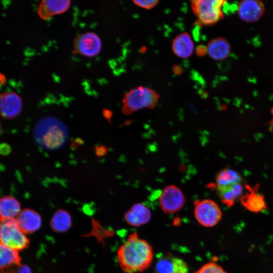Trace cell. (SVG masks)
I'll list each match as a JSON object with an SVG mask.
<instances>
[{
    "mask_svg": "<svg viewBox=\"0 0 273 273\" xmlns=\"http://www.w3.org/2000/svg\"><path fill=\"white\" fill-rule=\"evenodd\" d=\"M154 253L152 246L136 232L130 234L117 251V260L125 273L143 272L152 264Z\"/></svg>",
    "mask_w": 273,
    "mask_h": 273,
    "instance_id": "obj_1",
    "label": "cell"
},
{
    "mask_svg": "<svg viewBox=\"0 0 273 273\" xmlns=\"http://www.w3.org/2000/svg\"><path fill=\"white\" fill-rule=\"evenodd\" d=\"M36 143L48 150L61 148L66 143L68 131L66 125L59 119L47 117L41 119L36 123L33 131Z\"/></svg>",
    "mask_w": 273,
    "mask_h": 273,
    "instance_id": "obj_2",
    "label": "cell"
},
{
    "mask_svg": "<svg viewBox=\"0 0 273 273\" xmlns=\"http://www.w3.org/2000/svg\"><path fill=\"white\" fill-rule=\"evenodd\" d=\"M159 95L154 90L139 86L129 90L122 99V112L126 115L146 108L153 109L157 105Z\"/></svg>",
    "mask_w": 273,
    "mask_h": 273,
    "instance_id": "obj_3",
    "label": "cell"
},
{
    "mask_svg": "<svg viewBox=\"0 0 273 273\" xmlns=\"http://www.w3.org/2000/svg\"><path fill=\"white\" fill-rule=\"evenodd\" d=\"M225 3L222 0H197L191 1V7L201 24L212 25L222 18Z\"/></svg>",
    "mask_w": 273,
    "mask_h": 273,
    "instance_id": "obj_4",
    "label": "cell"
},
{
    "mask_svg": "<svg viewBox=\"0 0 273 273\" xmlns=\"http://www.w3.org/2000/svg\"><path fill=\"white\" fill-rule=\"evenodd\" d=\"M20 228L16 219L1 221V244L18 251L26 248L29 241Z\"/></svg>",
    "mask_w": 273,
    "mask_h": 273,
    "instance_id": "obj_5",
    "label": "cell"
},
{
    "mask_svg": "<svg viewBox=\"0 0 273 273\" xmlns=\"http://www.w3.org/2000/svg\"><path fill=\"white\" fill-rule=\"evenodd\" d=\"M194 216L201 225L210 228L216 225L221 219L222 212L218 204L210 199L195 200Z\"/></svg>",
    "mask_w": 273,
    "mask_h": 273,
    "instance_id": "obj_6",
    "label": "cell"
},
{
    "mask_svg": "<svg viewBox=\"0 0 273 273\" xmlns=\"http://www.w3.org/2000/svg\"><path fill=\"white\" fill-rule=\"evenodd\" d=\"M162 211L166 214H173L179 211L186 203V198L181 190L174 185L165 187L159 197Z\"/></svg>",
    "mask_w": 273,
    "mask_h": 273,
    "instance_id": "obj_7",
    "label": "cell"
},
{
    "mask_svg": "<svg viewBox=\"0 0 273 273\" xmlns=\"http://www.w3.org/2000/svg\"><path fill=\"white\" fill-rule=\"evenodd\" d=\"M101 41L96 33L87 32L77 35L73 41V47L77 53L86 57L97 55L101 49Z\"/></svg>",
    "mask_w": 273,
    "mask_h": 273,
    "instance_id": "obj_8",
    "label": "cell"
},
{
    "mask_svg": "<svg viewBox=\"0 0 273 273\" xmlns=\"http://www.w3.org/2000/svg\"><path fill=\"white\" fill-rule=\"evenodd\" d=\"M245 188L247 192L241 197L240 201L247 210L258 213L267 209L264 196L258 191V184L254 187L245 184Z\"/></svg>",
    "mask_w": 273,
    "mask_h": 273,
    "instance_id": "obj_9",
    "label": "cell"
},
{
    "mask_svg": "<svg viewBox=\"0 0 273 273\" xmlns=\"http://www.w3.org/2000/svg\"><path fill=\"white\" fill-rule=\"evenodd\" d=\"M237 12L241 20L246 22L258 21L264 12V4L258 0H243L238 4Z\"/></svg>",
    "mask_w": 273,
    "mask_h": 273,
    "instance_id": "obj_10",
    "label": "cell"
},
{
    "mask_svg": "<svg viewBox=\"0 0 273 273\" xmlns=\"http://www.w3.org/2000/svg\"><path fill=\"white\" fill-rule=\"evenodd\" d=\"M155 273H189V266L181 258L166 255L157 261Z\"/></svg>",
    "mask_w": 273,
    "mask_h": 273,
    "instance_id": "obj_11",
    "label": "cell"
},
{
    "mask_svg": "<svg viewBox=\"0 0 273 273\" xmlns=\"http://www.w3.org/2000/svg\"><path fill=\"white\" fill-rule=\"evenodd\" d=\"M21 108V99L16 93L8 92L1 95V115L3 118L11 119L16 117L20 113Z\"/></svg>",
    "mask_w": 273,
    "mask_h": 273,
    "instance_id": "obj_12",
    "label": "cell"
},
{
    "mask_svg": "<svg viewBox=\"0 0 273 273\" xmlns=\"http://www.w3.org/2000/svg\"><path fill=\"white\" fill-rule=\"evenodd\" d=\"M151 218L150 210L141 203L134 204L124 214V219L127 223L134 227H139L147 223Z\"/></svg>",
    "mask_w": 273,
    "mask_h": 273,
    "instance_id": "obj_13",
    "label": "cell"
},
{
    "mask_svg": "<svg viewBox=\"0 0 273 273\" xmlns=\"http://www.w3.org/2000/svg\"><path fill=\"white\" fill-rule=\"evenodd\" d=\"M16 219L20 228L25 234H31L37 231L41 224L39 214L28 208L21 210Z\"/></svg>",
    "mask_w": 273,
    "mask_h": 273,
    "instance_id": "obj_14",
    "label": "cell"
},
{
    "mask_svg": "<svg viewBox=\"0 0 273 273\" xmlns=\"http://www.w3.org/2000/svg\"><path fill=\"white\" fill-rule=\"evenodd\" d=\"M70 3L68 0H43L38 7L37 13L42 19H48L66 11Z\"/></svg>",
    "mask_w": 273,
    "mask_h": 273,
    "instance_id": "obj_15",
    "label": "cell"
},
{
    "mask_svg": "<svg viewBox=\"0 0 273 273\" xmlns=\"http://www.w3.org/2000/svg\"><path fill=\"white\" fill-rule=\"evenodd\" d=\"M207 53L215 61H221L226 58L231 52V46L224 38L218 37L211 39L208 43Z\"/></svg>",
    "mask_w": 273,
    "mask_h": 273,
    "instance_id": "obj_16",
    "label": "cell"
},
{
    "mask_svg": "<svg viewBox=\"0 0 273 273\" xmlns=\"http://www.w3.org/2000/svg\"><path fill=\"white\" fill-rule=\"evenodd\" d=\"M245 185L241 182L216 189L222 203L228 207L233 206L236 200L243 195Z\"/></svg>",
    "mask_w": 273,
    "mask_h": 273,
    "instance_id": "obj_17",
    "label": "cell"
},
{
    "mask_svg": "<svg viewBox=\"0 0 273 273\" xmlns=\"http://www.w3.org/2000/svg\"><path fill=\"white\" fill-rule=\"evenodd\" d=\"M172 49L179 57L185 59L190 57L193 53L194 45L189 34L184 32L175 37L172 44Z\"/></svg>",
    "mask_w": 273,
    "mask_h": 273,
    "instance_id": "obj_18",
    "label": "cell"
},
{
    "mask_svg": "<svg viewBox=\"0 0 273 273\" xmlns=\"http://www.w3.org/2000/svg\"><path fill=\"white\" fill-rule=\"evenodd\" d=\"M21 211L20 203L14 197L5 196L1 199V221L16 219Z\"/></svg>",
    "mask_w": 273,
    "mask_h": 273,
    "instance_id": "obj_19",
    "label": "cell"
},
{
    "mask_svg": "<svg viewBox=\"0 0 273 273\" xmlns=\"http://www.w3.org/2000/svg\"><path fill=\"white\" fill-rule=\"evenodd\" d=\"M21 258L18 251L1 244V268L4 273L12 267L19 266Z\"/></svg>",
    "mask_w": 273,
    "mask_h": 273,
    "instance_id": "obj_20",
    "label": "cell"
},
{
    "mask_svg": "<svg viewBox=\"0 0 273 273\" xmlns=\"http://www.w3.org/2000/svg\"><path fill=\"white\" fill-rule=\"evenodd\" d=\"M70 214L66 210L60 209L54 214L50 222L52 230L56 232L63 233L69 230L71 226Z\"/></svg>",
    "mask_w": 273,
    "mask_h": 273,
    "instance_id": "obj_21",
    "label": "cell"
},
{
    "mask_svg": "<svg viewBox=\"0 0 273 273\" xmlns=\"http://www.w3.org/2000/svg\"><path fill=\"white\" fill-rule=\"evenodd\" d=\"M243 182V179L237 171L229 168L218 172L215 177L216 189Z\"/></svg>",
    "mask_w": 273,
    "mask_h": 273,
    "instance_id": "obj_22",
    "label": "cell"
},
{
    "mask_svg": "<svg viewBox=\"0 0 273 273\" xmlns=\"http://www.w3.org/2000/svg\"><path fill=\"white\" fill-rule=\"evenodd\" d=\"M92 230L88 234V236H94L101 242H103L104 238L110 237L112 234L111 231L104 229L99 222L94 219L92 220Z\"/></svg>",
    "mask_w": 273,
    "mask_h": 273,
    "instance_id": "obj_23",
    "label": "cell"
},
{
    "mask_svg": "<svg viewBox=\"0 0 273 273\" xmlns=\"http://www.w3.org/2000/svg\"><path fill=\"white\" fill-rule=\"evenodd\" d=\"M193 273H227L219 264L214 262H209L202 266Z\"/></svg>",
    "mask_w": 273,
    "mask_h": 273,
    "instance_id": "obj_24",
    "label": "cell"
},
{
    "mask_svg": "<svg viewBox=\"0 0 273 273\" xmlns=\"http://www.w3.org/2000/svg\"><path fill=\"white\" fill-rule=\"evenodd\" d=\"M133 2L138 6L146 9H150L154 8L158 3V1L146 0V1H133Z\"/></svg>",
    "mask_w": 273,
    "mask_h": 273,
    "instance_id": "obj_25",
    "label": "cell"
},
{
    "mask_svg": "<svg viewBox=\"0 0 273 273\" xmlns=\"http://www.w3.org/2000/svg\"><path fill=\"white\" fill-rule=\"evenodd\" d=\"M95 151L97 156L103 157L107 154L108 149L105 146L100 145L96 146Z\"/></svg>",
    "mask_w": 273,
    "mask_h": 273,
    "instance_id": "obj_26",
    "label": "cell"
},
{
    "mask_svg": "<svg viewBox=\"0 0 273 273\" xmlns=\"http://www.w3.org/2000/svg\"><path fill=\"white\" fill-rule=\"evenodd\" d=\"M196 53L199 57H202L207 53V48L202 45H200L197 47Z\"/></svg>",
    "mask_w": 273,
    "mask_h": 273,
    "instance_id": "obj_27",
    "label": "cell"
},
{
    "mask_svg": "<svg viewBox=\"0 0 273 273\" xmlns=\"http://www.w3.org/2000/svg\"><path fill=\"white\" fill-rule=\"evenodd\" d=\"M17 273H31L29 267L25 265H20L17 270Z\"/></svg>",
    "mask_w": 273,
    "mask_h": 273,
    "instance_id": "obj_28",
    "label": "cell"
},
{
    "mask_svg": "<svg viewBox=\"0 0 273 273\" xmlns=\"http://www.w3.org/2000/svg\"><path fill=\"white\" fill-rule=\"evenodd\" d=\"M103 114L106 119L109 121H111V119L112 116V112L110 110L104 109L103 110Z\"/></svg>",
    "mask_w": 273,
    "mask_h": 273,
    "instance_id": "obj_29",
    "label": "cell"
},
{
    "mask_svg": "<svg viewBox=\"0 0 273 273\" xmlns=\"http://www.w3.org/2000/svg\"><path fill=\"white\" fill-rule=\"evenodd\" d=\"M172 70L173 73L176 75H180L183 72V68L180 66L176 65L173 66Z\"/></svg>",
    "mask_w": 273,
    "mask_h": 273,
    "instance_id": "obj_30",
    "label": "cell"
}]
</instances>
